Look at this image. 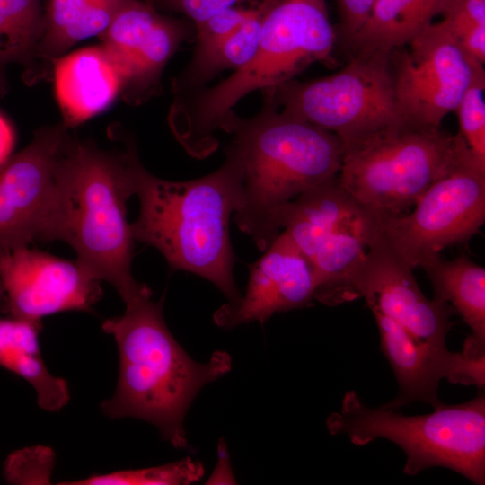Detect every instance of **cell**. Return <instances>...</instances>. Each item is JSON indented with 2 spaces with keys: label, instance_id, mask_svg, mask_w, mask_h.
<instances>
[{
  "label": "cell",
  "instance_id": "obj_6",
  "mask_svg": "<svg viewBox=\"0 0 485 485\" xmlns=\"http://www.w3.org/2000/svg\"><path fill=\"white\" fill-rule=\"evenodd\" d=\"M471 156L458 133L402 120L342 142L338 178L380 222L408 213L434 182Z\"/></svg>",
  "mask_w": 485,
  "mask_h": 485
},
{
  "label": "cell",
  "instance_id": "obj_35",
  "mask_svg": "<svg viewBox=\"0 0 485 485\" xmlns=\"http://www.w3.org/2000/svg\"><path fill=\"white\" fill-rule=\"evenodd\" d=\"M3 251H4V250L0 249V253H1Z\"/></svg>",
  "mask_w": 485,
  "mask_h": 485
},
{
  "label": "cell",
  "instance_id": "obj_30",
  "mask_svg": "<svg viewBox=\"0 0 485 485\" xmlns=\"http://www.w3.org/2000/svg\"><path fill=\"white\" fill-rule=\"evenodd\" d=\"M207 483H234V478L229 466V455L223 439L220 440V444L218 445V463Z\"/></svg>",
  "mask_w": 485,
  "mask_h": 485
},
{
  "label": "cell",
  "instance_id": "obj_27",
  "mask_svg": "<svg viewBox=\"0 0 485 485\" xmlns=\"http://www.w3.org/2000/svg\"><path fill=\"white\" fill-rule=\"evenodd\" d=\"M257 4L249 8L233 6L195 24L196 47L211 45L236 31L252 14Z\"/></svg>",
  "mask_w": 485,
  "mask_h": 485
},
{
  "label": "cell",
  "instance_id": "obj_5",
  "mask_svg": "<svg viewBox=\"0 0 485 485\" xmlns=\"http://www.w3.org/2000/svg\"><path fill=\"white\" fill-rule=\"evenodd\" d=\"M139 162L130 146L111 153L70 138L63 159V207L57 240L100 281L110 283L125 304L152 295L132 275L134 242L127 201L135 194Z\"/></svg>",
  "mask_w": 485,
  "mask_h": 485
},
{
  "label": "cell",
  "instance_id": "obj_22",
  "mask_svg": "<svg viewBox=\"0 0 485 485\" xmlns=\"http://www.w3.org/2000/svg\"><path fill=\"white\" fill-rule=\"evenodd\" d=\"M40 0H0V95L7 90L5 70L19 63L30 71L42 32Z\"/></svg>",
  "mask_w": 485,
  "mask_h": 485
},
{
  "label": "cell",
  "instance_id": "obj_1",
  "mask_svg": "<svg viewBox=\"0 0 485 485\" xmlns=\"http://www.w3.org/2000/svg\"><path fill=\"white\" fill-rule=\"evenodd\" d=\"M223 130L233 135L225 158L237 174L238 205L233 219L264 251L282 232L279 220L285 207L339 175L342 141L266 101L249 119L233 111Z\"/></svg>",
  "mask_w": 485,
  "mask_h": 485
},
{
  "label": "cell",
  "instance_id": "obj_2",
  "mask_svg": "<svg viewBox=\"0 0 485 485\" xmlns=\"http://www.w3.org/2000/svg\"><path fill=\"white\" fill-rule=\"evenodd\" d=\"M151 296L125 304L122 315L102 323L118 347L119 376L113 396L101 408L111 419L149 422L174 447L185 448L184 418L191 402L207 384L231 370L232 360L225 351L205 363L190 357L166 326L163 300Z\"/></svg>",
  "mask_w": 485,
  "mask_h": 485
},
{
  "label": "cell",
  "instance_id": "obj_31",
  "mask_svg": "<svg viewBox=\"0 0 485 485\" xmlns=\"http://www.w3.org/2000/svg\"><path fill=\"white\" fill-rule=\"evenodd\" d=\"M14 141L15 134L12 125L0 113V165L10 157Z\"/></svg>",
  "mask_w": 485,
  "mask_h": 485
},
{
  "label": "cell",
  "instance_id": "obj_11",
  "mask_svg": "<svg viewBox=\"0 0 485 485\" xmlns=\"http://www.w3.org/2000/svg\"><path fill=\"white\" fill-rule=\"evenodd\" d=\"M398 107L406 120L440 127L483 65L462 48L445 20L431 22L408 44L390 51Z\"/></svg>",
  "mask_w": 485,
  "mask_h": 485
},
{
  "label": "cell",
  "instance_id": "obj_19",
  "mask_svg": "<svg viewBox=\"0 0 485 485\" xmlns=\"http://www.w3.org/2000/svg\"><path fill=\"white\" fill-rule=\"evenodd\" d=\"M451 0H375L371 13L347 46L350 55L387 50L408 44Z\"/></svg>",
  "mask_w": 485,
  "mask_h": 485
},
{
  "label": "cell",
  "instance_id": "obj_4",
  "mask_svg": "<svg viewBox=\"0 0 485 485\" xmlns=\"http://www.w3.org/2000/svg\"><path fill=\"white\" fill-rule=\"evenodd\" d=\"M135 194L140 204L130 224L135 241L156 248L172 269L210 281L229 302L239 300L229 228L238 205L233 163L225 158L206 176L172 181L154 176L138 162Z\"/></svg>",
  "mask_w": 485,
  "mask_h": 485
},
{
  "label": "cell",
  "instance_id": "obj_21",
  "mask_svg": "<svg viewBox=\"0 0 485 485\" xmlns=\"http://www.w3.org/2000/svg\"><path fill=\"white\" fill-rule=\"evenodd\" d=\"M274 0L259 2L252 14L234 32L219 41L196 47L193 57L184 71L174 79L175 94L200 89L219 73L234 71L247 64L256 52L263 20Z\"/></svg>",
  "mask_w": 485,
  "mask_h": 485
},
{
  "label": "cell",
  "instance_id": "obj_14",
  "mask_svg": "<svg viewBox=\"0 0 485 485\" xmlns=\"http://www.w3.org/2000/svg\"><path fill=\"white\" fill-rule=\"evenodd\" d=\"M0 281L13 317L40 322L65 311H90L100 299V280L77 260L27 246L0 253Z\"/></svg>",
  "mask_w": 485,
  "mask_h": 485
},
{
  "label": "cell",
  "instance_id": "obj_33",
  "mask_svg": "<svg viewBox=\"0 0 485 485\" xmlns=\"http://www.w3.org/2000/svg\"><path fill=\"white\" fill-rule=\"evenodd\" d=\"M3 293H4V288H3L2 283L0 281V298H1V295H2Z\"/></svg>",
  "mask_w": 485,
  "mask_h": 485
},
{
  "label": "cell",
  "instance_id": "obj_8",
  "mask_svg": "<svg viewBox=\"0 0 485 485\" xmlns=\"http://www.w3.org/2000/svg\"><path fill=\"white\" fill-rule=\"evenodd\" d=\"M281 111L336 134L342 142L406 120L397 104L390 51L350 55L340 71L262 91Z\"/></svg>",
  "mask_w": 485,
  "mask_h": 485
},
{
  "label": "cell",
  "instance_id": "obj_10",
  "mask_svg": "<svg viewBox=\"0 0 485 485\" xmlns=\"http://www.w3.org/2000/svg\"><path fill=\"white\" fill-rule=\"evenodd\" d=\"M485 221V167L469 157L434 182L406 214L379 222L378 234L412 269L469 240Z\"/></svg>",
  "mask_w": 485,
  "mask_h": 485
},
{
  "label": "cell",
  "instance_id": "obj_12",
  "mask_svg": "<svg viewBox=\"0 0 485 485\" xmlns=\"http://www.w3.org/2000/svg\"><path fill=\"white\" fill-rule=\"evenodd\" d=\"M354 287L372 312H378L405 329L417 341L438 351L448 350L445 340L454 313L446 302L427 298L412 268L394 253L379 234L371 241Z\"/></svg>",
  "mask_w": 485,
  "mask_h": 485
},
{
  "label": "cell",
  "instance_id": "obj_15",
  "mask_svg": "<svg viewBox=\"0 0 485 485\" xmlns=\"http://www.w3.org/2000/svg\"><path fill=\"white\" fill-rule=\"evenodd\" d=\"M314 291L311 263L281 232L251 266L244 295L219 307L213 320L226 330L251 322L263 323L276 313L309 305Z\"/></svg>",
  "mask_w": 485,
  "mask_h": 485
},
{
  "label": "cell",
  "instance_id": "obj_3",
  "mask_svg": "<svg viewBox=\"0 0 485 485\" xmlns=\"http://www.w3.org/2000/svg\"><path fill=\"white\" fill-rule=\"evenodd\" d=\"M337 40L326 0H274L247 64L211 88L177 94L172 114L177 139L191 156L208 155L217 146L216 132L241 99L291 81L315 62L334 66Z\"/></svg>",
  "mask_w": 485,
  "mask_h": 485
},
{
  "label": "cell",
  "instance_id": "obj_32",
  "mask_svg": "<svg viewBox=\"0 0 485 485\" xmlns=\"http://www.w3.org/2000/svg\"><path fill=\"white\" fill-rule=\"evenodd\" d=\"M145 1L152 5H155L158 0H145Z\"/></svg>",
  "mask_w": 485,
  "mask_h": 485
},
{
  "label": "cell",
  "instance_id": "obj_34",
  "mask_svg": "<svg viewBox=\"0 0 485 485\" xmlns=\"http://www.w3.org/2000/svg\"><path fill=\"white\" fill-rule=\"evenodd\" d=\"M158 1H159V0H158ZM158 1H157V2H158ZM214 1H216V2H226V3H227V2H232V1H234V0H214Z\"/></svg>",
  "mask_w": 485,
  "mask_h": 485
},
{
  "label": "cell",
  "instance_id": "obj_24",
  "mask_svg": "<svg viewBox=\"0 0 485 485\" xmlns=\"http://www.w3.org/2000/svg\"><path fill=\"white\" fill-rule=\"evenodd\" d=\"M204 475L202 464L190 457L155 467L118 471L93 475L62 485H184L198 481Z\"/></svg>",
  "mask_w": 485,
  "mask_h": 485
},
{
  "label": "cell",
  "instance_id": "obj_13",
  "mask_svg": "<svg viewBox=\"0 0 485 485\" xmlns=\"http://www.w3.org/2000/svg\"><path fill=\"white\" fill-rule=\"evenodd\" d=\"M190 31L186 22L163 16L146 1L120 7L100 38L121 76L126 101L138 104L158 90L165 65Z\"/></svg>",
  "mask_w": 485,
  "mask_h": 485
},
{
  "label": "cell",
  "instance_id": "obj_17",
  "mask_svg": "<svg viewBox=\"0 0 485 485\" xmlns=\"http://www.w3.org/2000/svg\"><path fill=\"white\" fill-rule=\"evenodd\" d=\"M53 63L55 95L67 128L103 111L121 93V76L101 44L61 56Z\"/></svg>",
  "mask_w": 485,
  "mask_h": 485
},
{
  "label": "cell",
  "instance_id": "obj_26",
  "mask_svg": "<svg viewBox=\"0 0 485 485\" xmlns=\"http://www.w3.org/2000/svg\"><path fill=\"white\" fill-rule=\"evenodd\" d=\"M54 464L55 454L51 448L24 447L8 455L4 463V477L11 484H49Z\"/></svg>",
  "mask_w": 485,
  "mask_h": 485
},
{
  "label": "cell",
  "instance_id": "obj_7",
  "mask_svg": "<svg viewBox=\"0 0 485 485\" xmlns=\"http://www.w3.org/2000/svg\"><path fill=\"white\" fill-rule=\"evenodd\" d=\"M331 435L345 434L355 445L377 438L400 446L407 459L403 472L414 476L430 467H445L477 485L485 483V395L442 403L428 414L409 416L385 407L371 408L353 390L339 411L327 419Z\"/></svg>",
  "mask_w": 485,
  "mask_h": 485
},
{
  "label": "cell",
  "instance_id": "obj_25",
  "mask_svg": "<svg viewBox=\"0 0 485 485\" xmlns=\"http://www.w3.org/2000/svg\"><path fill=\"white\" fill-rule=\"evenodd\" d=\"M485 75L468 88L454 110L459 122L458 134L475 161L485 167Z\"/></svg>",
  "mask_w": 485,
  "mask_h": 485
},
{
  "label": "cell",
  "instance_id": "obj_29",
  "mask_svg": "<svg viewBox=\"0 0 485 485\" xmlns=\"http://www.w3.org/2000/svg\"><path fill=\"white\" fill-rule=\"evenodd\" d=\"M340 22L337 37L347 47L367 20L375 0H337Z\"/></svg>",
  "mask_w": 485,
  "mask_h": 485
},
{
  "label": "cell",
  "instance_id": "obj_28",
  "mask_svg": "<svg viewBox=\"0 0 485 485\" xmlns=\"http://www.w3.org/2000/svg\"><path fill=\"white\" fill-rule=\"evenodd\" d=\"M457 40L480 27H485V0H451L444 14Z\"/></svg>",
  "mask_w": 485,
  "mask_h": 485
},
{
  "label": "cell",
  "instance_id": "obj_9",
  "mask_svg": "<svg viewBox=\"0 0 485 485\" xmlns=\"http://www.w3.org/2000/svg\"><path fill=\"white\" fill-rule=\"evenodd\" d=\"M70 138L63 124L40 128L0 165V249L57 240L63 159Z\"/></svg>",
  "mask_w": 485,
  "mask_h": 485
},
{
  "label": "cell",
  "instance_id": "obj_20",
  "mask_svg": "<svg viewBox=\"0 0 485 485\" xmlns=\"http://www.w3.org/2000/svg\"><path fill=\"white\" fill-rule=\"evenodd\" d=\"M127 1L48 0L36 61H53L77 42L100 36Z\"/></svg>",
  "mask_w": 485,
  "mask_h": 485
},
{
  "label": "cell",
  "instance_id": "obj_23",
  "mask_svg": "<svg viewBox=\"0 0 485 485\" xmlns=\"http://www.w3.org/2000/svg\"><path fill=\"white\" fill-rule=\"evenodd\" d=\"M0 366L20 375L35 390L38 404L43 410L57 411L70 398L66 382L53 375L44 364L40 348H28L10 339L5 319H0Z\"/></svg>",
  "mask_w": 485,
  "mask_h": 485
},
{
  "label": "cell",
  "instance_id": "obj_18",
  "mask_svg": "<svg viewBox=\"0 0 485 485\" xmlns=\"http://www.w3.org/2000/svg\"><path fill=\"white\" fill-rule=\"evenodd\" d=\"M435 295L449 304L471 329L462 354L471 359L485 358V269L466 256L445 260L439 255L420 266Z\"/></svg>",
  "mask_w": 485,
  "mask_h": 485
},
{
  "label": "cell",
  "instance_id": "obj_16",
  "mask_svg": "<svg viewBox=\"0 0 485 485\" xmlns=\"http://www.w3.org/2000/svg\"><path fill=\"white\" fill-rule=\"evenodd\" d=\"M375 319L381 349L395 375L399 392L385 408L398 410L413 401L436 408L439 383L475 385L483 390L485 358L471 359L461 352L438 351L417 341L405 329L387 316L372 312Z\"/></svg>",
  "mask_w": 485,
  "mask_h": 485
}]
</instances>
